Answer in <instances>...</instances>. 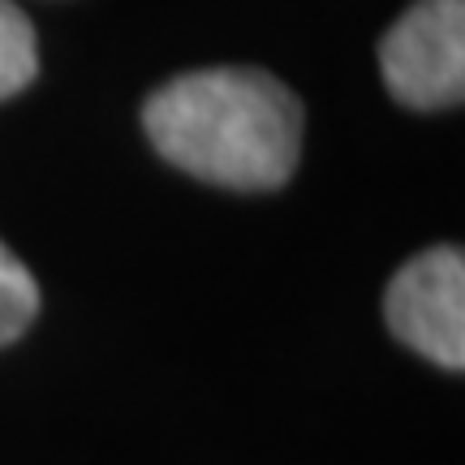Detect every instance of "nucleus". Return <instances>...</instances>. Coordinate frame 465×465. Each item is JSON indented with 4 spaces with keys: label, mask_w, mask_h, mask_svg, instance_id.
Listing matches in <instances>:
<instances>
[{
    "label": "nucleus",
    "mask_w": 465,
    "mask_h": 465,
    "mask_svg": "<svg viewBox=\"0 0 465 465\" xmlns=\"http://www.w3.org/2000/svg\"><path fill=\"white\" fill-rule=\"evenodd\" d=\"M155 151L229 190H276L302 155V104L263 69L224 65L164 83L143 108Z\"/></svg>",
    "instance_id": "obj_1"
},
{
    "label": "nucleus",
    "mask_w": 465,
    "mask_h": 465,
    "mask_svg": "<svg viewBox=\"0 0 465 465\" xmlns=\"http://www.w3.org/2000/svg\"><path fill=\"white\" fill-rule=\"evenodd\" d=\"M380 69L405 108H452L465 95V0H414L383 35Z\"/></svg>",
    "instance_id": "obj_2"
},
{
    "label": "nucleus",
    "mask_w": 465,
    "mask_h": 465,
    "mask_svg": "<svg viewBox=\"0 0 465 465\" xmlns=\"http://www.w3.org/2000/svg\"><path fill=\"white\" fill-rule=\"evenodd\" d=\"M388 328L444 371L465 366V259L457 246L422 250L401 267L388 298Z\"/></svg>",
    "instance_id": "obj_3"
},
{
    "label": "nucleus",
    "mask_w": 465,
    "mask_h": 465,
    "mask_svg": "<svg viewBox=\"0 0 465 465\" xmlns=\"http://www.w3.org/2000/svg\"><path fill=\"white\" fill-rule=\"evenodd\" d=\"M35 74H39V48L31 17L14 0H0V100L31 86Z\"/></svg>",
    "instance_id": "obj_4"
},
{
    "label": "nucleus",
    "mask_w": 465,
    "mask_h": 465,
    "mask_svg": "<svg viewBox=\"0 0 465 465\" xmlns=\"http://www.w3.org/2000/svg\"><path fill=\"white\" fill-rule=\"evenodd\" d=\"M35 315H39V284L14 250L0 242V345L17 341Z\"/></svg>",
    "instance_id": "obj_5"
}]
</instances>
